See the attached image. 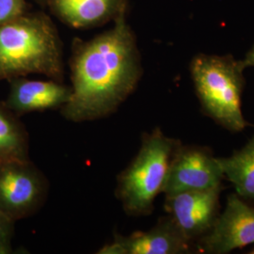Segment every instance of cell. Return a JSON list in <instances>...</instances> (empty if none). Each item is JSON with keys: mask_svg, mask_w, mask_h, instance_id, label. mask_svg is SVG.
Segmentation results:
<instances>
[{"mask_svg": "<svg viewBox=\"0 0 254 254\" xmlns=\"http://www.w3.org/2000/svg\"><path fill=\"white\" fill-rule=\"evenodd\" d=\"M69 65L72 95L60 109L62 116L84 123L115 113L136 91L143 72L136 35L127 16L89 41L75 38Z\"/></svg>", "mask_w": 254, "mask_h": 254, "instance_id": "6da1fadb", "label": "cell"}, {"mask_svg": "<svg viewBox=\"0 0 254 254\" xmlns=\"http://www.w3.org/2000/svg\"><path fill=\"white\" fill-rule=\"evenodd\" d=\"M63 43L44 11L27 12L0 27V81L43 74L64 82Z\"/></svg>", "mask_w": 254, "mask_h": 254, "instance_id": "7a4b0ae2", "label": "cell"}, {"mask_svg": "<svg viewBox=\"0 0 254 254\" xmlns=\"http://www.w3.org/2000/svg\"><path fill=\"white\" fill-rule=\"evenodd\" d=\"M181 145V140L166 136L159 127L143 133L137 154L117 177L115 195L127 215L152 214L154 200L163 193L173 158Z\"/></svg>", "mask_w": 254, "mask_h": 254, "instance_id": "3957f363", "label": "cell"}, {"mask_svg": "<svg viewBox=\"0 0 254 254\" xmlns=\"http://www.w3.org/2000/svg\"><path fill=\"white\" fill-rule=\"evenodd\" d=\"M245 69L243 62L231 55H197L190 66L201 112L232 133L248 126L242 112Z\"/></svg>", "mask_w": 254, "mask_h": 254, "instance_id": "277c9868", "label": "cell"}, {"mask_svg": "<svg viewBox=\"0 0 254 254\" xmlns=\"http://www.w3.org/2000/svg\"><path fill=\"white\" fill-rule=\"evenodd\" d=\"M47 194L48 182L30 159L0 163V211L14 222L35 214Z\"/></svg>", "mask_w": 254, "mask_h": 254, "instance_id": "5b68a950", "label": "cell"}, {"mask_svg": "<svg viewBox=\"0 0 254 254\" xmlns=\"http://www.w3.org/2000/svg\"><path fill=\"white\" fill-rule=\"evenodd\" d=\"M224 174L213 151L206 146L182 145L173 158L165 197L187 191L214 190L223 186Z\"/></svg>", "mask_w": 254, "mask_h": 254, "instance_id": "8992f818", "label": "cell"}, {"mask_svg": "<svg viewBox=\"0 0 254 254\" xmlns=\"http://www.w3.org/2000/svg\"><path fill=\"white\" fill-rule=\"evenodd\" d=\"M254 245V205L231 193L214 227L196 244V253L226 254Z\"/></svg>", "mask_w": 254, "mask_h": 254, "instance_id": "52a82bcc", "label": "cell"}, {"mask_svg": "<svg viewBox=\"0 0 254 254\" xmlns=\"http://www.w3.org/2000/svg\"><path fill=\"white\" fill-rule=\"evenodd\" d=\"M224 189L187 191L165 197L167 215L194 245L214 227L221 212L220 194Z\"/></svg>", "mask_w": 254, "mask_h": 254, "instance_id": "ba28073f", "label": "cell"}, {"mask_svg": "<svg viewBox=\"0 0 254 254\" xmlns=\"http://www.w3.org/2000/svg\"><path fill=\"white\" fill-rule=\"evenodd\" d=\"M196 253L195 245L182 234L169 215L158 219L146 232L128 236L115 235L111 243L102 247L98 254H185Z\"/></svg>", "mask_w": 254, "mask_h": 254, "instance_id": "9c48e42d", "label": "cell"}, {"mask_svg": "<svg viewBox=\"0 0 254 254\" xmlns=\"http://www.w3.org/2000/svg\"><path fill=\"white\" fill-rule=\"evenodd\" d=\"M9 83V94L4 103L19 117L32 112L61 109L72 95L71 87L54 79L30 80L17 77Z\"/></svg>", "mask_w": 254, "mask_h": 254, "instance_id": "30bf717a", "label": "cell"}, {"mask_svg": "<svg viewBox=\"0 0 254 254\" xmlns=\"http://www.w3.org/2000/svg\"><path fill=\"white\" fill-rule=\"evenodd\" d=\"M51 13L64 24L88 29L127 16L128 0H45Z\"/></svg>", "mask_w": 254, "mask_h": 254, "instance_id": "8fae6325", "label": "cell"}, {"mask_svg": "<svg viewBox=\"0 0 254 254\" xmlns=\"http://www.w3.org/2000/svg\"><path fill=\"white\" fill-rule=\"evenodd\" d=\"M224 178L231 182L236 193L254 205V143L248 142L231 156L218 157Z\"/></svg>", "mask_w": 254, "mask_h": 254, "instance_id": "7c38bea8", "label": "cell"}, {"mask_svg": "<svg viewBox=\"0 0 254 254\" xmlns=\"http://www.w3.org/2000/svg\"><path fill=\"white\" fill-rule=\"evenodd\" d=\"M27 129L14 112L0 102V163L29 160Z\"/></svg>", "mask_w": 254, "mask_h": 254, "instance_id": "4fadbf2b", "label": "cell"}, {"mask_svg": "<svg viewBox=\"0 0 254 254\" xmlns=\"http://www.w3.org/2000/svg\"><path fill=\"white\" fill-rule=\"evenodd\" d=\"M29 9L27 0H0V27L26 14Z\"/></svg>", "mask_w": 254, "mask_h": 254, "instance_id": "5bb4252c", "label": "cell"}, {"mask_svg": "<svg viewBox=\"0 0 254 254\" xmlns=\"http://www.w3.org/2000/svg\"><path fill=\"white\" fill-rule=\"evenodd\" d=\"M14 235V221L6 216L2 211H0V240L9 241Z\"/></svg>", "mask_w": 254, "mask_h": 254, "instance_id": "9a60e30c", "label": "cell"}, {"mask_svg": "<svg viewBox=\"0 0 254 254\" xmlns=\"http://www.w3.org/2000/svg\"><path fill=\"white\" fill-rule=\"evenodd\" d=\"M243 64L247 67H254V46L251 48V50L246 54L245 59L242 60Z\"/></svg>", "mask_w": 254, "mask_h": 254, "instance_id": "2e32d148", "label": "cell"}, {"mask_svg": "<svg viewBox=\"0 0 254 254\" xmlns=\"http://www.w3.org/2000/svg\"><path fill=\"white\" fill-rule=\"evenodd\" d=\"M12 247H11V242L9 241H1L0 240V254H12Z\"/></svg>", "mask_w": 254, "mask_h": 254, "instance_id": "e0dca14e", "label": "cell"}, {"mask_svg": "<svg viewBox=\"0 0 254 254\" xmlns=\"http://www.w3.org/2000/svg\"><path fill=\"white\" fill-rule=\"evenodd\" d=\"M38 3H40L41 5H43V6H45V0H36Z\"/></svg>", "mask_w": 254, "mask_h": 254, "instance_id": "ac0fdd59", "label": "cell"}, {"mask_svg": "<svg viewBox=\"0 0 254 254\" xmlns=\"http://www.w3.org/2000/svg\"><path fill=\"white\" fill-rule=\"evenodd\" d=\"M248 254H254V247H253L249 252H248Z\"/></svg>", "mask_w": 254, "mask_h": 254, "instance_id": "d6986e66", "label": "cell"}, {"mask_svg": "<svg viewBox=\"0 0 254 254\" xmlns=\"http://www.w3.org/2000/svg\"><path fill=\"white\" fill-rule=\"evenodd\" d=\"M249 142H251V143H254V137H253V138H252V139L249 141Z\"/></svg>", "mask_w": 254, "mask_h": 254, "instance_id": "ffe728a7", "label": "cell"}]
</instances>
